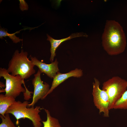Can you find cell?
I'll list each match as a JSON object with an SVG mask.
<instances>
[{
    "label": "cell",
    "mask_w": 127,
    "mask_h": 127,
    "mask_svg": "<svg viewBox=\"0 0 127 127\" xmlns=\"http://www.w3.org/2000/svg\"><path fill=\"white\" fill-rule=\"evenodd\" d=\"M102 40L104 49L110 56L122 53L126 46V37L123 28L115 20H107Z\"/></svg>",
    "instance_id": "1"
},
{
    "label": "cell",
    "mask_w": 127,
    "mask_h": 127,
    "mask_svg": "<svg viewBox=\"0 0 127 127\" xmlns=\"http://www.w3.org/2000/svg\"><path fill=\"white\" fill-rule=\"evenodd\" d=\"M27 52L15 50L8 63V72L12 75H20L23 79L29 78L36 72L35 66L28 57Z\"/></svg>",
    "instance_id": "2"
},
{
    "label": "cell",
    "mask_w": 127,
    "mask_h": 127,
    "mask_svg": "<svg viewBox=\"0 0 127 127\" xmlns=\"http://www.w3.org/2000/svg\"><path fill=\"white\" fill-rule=\"evenodd\" d=\"M29 103L27 100L23 102L15 101L8 108L5 114H11L13 115L17 120V124L19 119L27 118L32 121L34 127H41V119L39 114L41 111L40 107L27 108Z\"/></svg>",
    "instance_id": "3"
},
{
    "label": "cell",
    "mask_w": 127,
    "mask_h": 127,
    "mask_svg": "<svg viewBox=\"0 0 127 127\" xmlns=\"http://www.w3.org/2000/svg\"><path fill=\"white\" fill-rule=\"evenodd\" d=\"M102 88L108 96L110 110L113 109L115 103L127 90V81L119 76H114L104 82Z\"/></svg>",
    "instance_id": "4"
},
{
    "label": "cell",
    "mask_w": 127,
    "mask_h": 127,
    "mask_svg": "<svg viewBox=\"0 0 127 127\" xmlns=\"http://www.w3.org/2000/svg\"><path fill=\"white\" fill-rule=\"evenodd\" d=\"M2 77L5 80V88L4 89L5 96H11L15 99L21 92L26 91L25 88L22 86L24 79L20 75H12L8 72L7 69L1 67L0 77Z\"/></svg>",
    "instance_id": "5"
},
{
    "label": "cell",
    "mask_w": 127,
    "mask_h": 127,
    "mask_svg": "<svg viewBox=\"0 0 127 127\" xmlns=\"http://www.w3.org/2000/svg\"><path fill=\"white\" fill-rule=\"evenodd\" d=\"M93 83L92 94L95 106L99 110V113H103V116L109 117V99L106 92L100 87V83L98 79L94 78Z\"/></svg>",
    "instance_id": "6"
},
{
    "label": "cell",
    "mask_w": 127,
    "mask_h": 127,
    "mask_svg": "<svg viewBox=\"0 0 127 127\" xmlns=\"http://www.w3.org/2000/svg\"><path fill=\"white\" fill-rule=\"evenodd\" d=\"M41 74L38 70L37 73L34 75V78L32 80V84L34 88L32 102L28 104V107H34L39 100L44 99L47 96L50 89L49 85L42 80Z\"/></svg>",
    "instance_id": "7"
},
{
    "label": "cell",
    "mask_w": 127,
    "mask_h": 127,
    "mask_svg": "<svg viewBox=\"0 0 127 127\" xmlns=\"http://www.w3.org/2000/svg\"><path fill=\"white\" fill-rule=\"evenodd\" d=\"M30 58L35 66H37L40 72L44 73L51 79H53L59 71L58 62L56 59L50 64H47L38 60L36 57L30 56Z\"/></svg>",
    "instance_id": "8"
},
{
    "label": "cell",
    "mask_w": 127,
    "mask_h": 127,
    "mask_svg": "<svg viewBox=\"0 0 127 127\" xmlns=\"http://www.w3.org/2000/svg\"><path fill=\"white\" fill-rule=\"evenodd\" d=\"M83 75V70L81 69L77 68L64 74L61 73L59 71L58 72L53 79L51 87L47 95L52 92L55 88L69 78L72 77L79 78Z\"/></svg>",
    "instance_id": "9"
},
{
    "label": "cell",
    "mask_w": 127,
    "mask_h": 127,
    "mask_svg": "<svg viewBox=\"0 0 127 127\" xmlns=\"http://www.w3.org/2000/svg\"><path fill=\"white\" fill-rule=\"evenodd\" d=\"M47 36L48 37L47 40L50 41L51 45L50 48L51 55L50 60L52 63L53 62L54 57L56 55L55 52L56 49L63 42L74 38L81 36L87 37L88 36L86 33H77L72 34L67 38L60 40L55 39L48 34H47Z\"/></svg>",
    "instance_id": "10"
},
{
    "label": "cell",
    "mask_w": 127,
    "mask_h": 127,
    "mask_svg": "<svg viewBox=\"0 0 127 127\" xmlns=\"http://www.w3.org/2000/svg\"><path fill=\"white\" fill-rule=\"evenodd\" d=\"M15 101V98L11 96L0 95V114L4 117L6 112L9 107Z\"/></svg>",
    "instance_id": "11"
},
{
    "label": "cell",
    "mask_w": 127,
    "mask_h": 127,
    "mask_svg": "<svg viewBox=\"0 0 127 127\" xmlns=\"http://www.w3.org/2000/svg\"><path fill=\"white\" fill-rule=\"evenodd\" d=\"M43 109L47 114V119L45 121H42L43 125V127H62L58 119L51 116L48 110Z\"/></svg>",
    "instance_id": "12"
},
{
    "label": "cell",
    "mask_w": 127,
    "mask_h": 127,
    "mask_svg": "<svg viewBox=\"0 0 127 127\" xmlns=\"http://www.w3.org/2000/svg\"><path fill=\"white\" fill-rule=\"evenodd\" d=\"M113 109H127V89L121 98L115 103Z\"/></svg>",
    "instance_id": "13"
},
{
    "label": "cell",
    "mask_w": 127,
    "mask_h": 127,
    "mask_svg": "<svg viewBox=\"0 0 127 127\" xmlns=\"http://www.w3.org/2000/svg\"><path fill=\"white\" fill-rule=\"evenodd\" d=\"M10 34L5 29L0 28V38L1 39L3 38V37H5L6 36H8L13 41V43H16L22 41L23 39H20L19 37H17L15 34L17 33Z\"/></svg>",
    "instance_id": "14"
},
{
    "label": "cell",
    "mask_w": 127,
    "mask_h": 127,
    "mask_svg": "<svg viewBox=\"0 0 127 127\" xmlns=\"http://www.w3.org/2000/svg\"><path fill=\"white\" fill-rule=\"evenodd\" d=\"M0 117L2 120L0 127H16L11 119L9 113L5 114L4 117L0 115Z\"/></svg>",
    "instance_id": "15"
},
{
    "label": "cell",
    "mask_w": 127,
    "mask_h": 127,
    "mask_svg": "<svg viewBox=\"0 0 127 127\" xmlns=\"http://www.w3.org/2000/svg\"><path fill=\"white\" fill-rule=\"evenodd\" d=\"M19 1L20 9L22 11L27 10L28 9V6L25 1L24 0H20Z\"/></svg>",
    "instance_id": "16"
}]
</instances>
